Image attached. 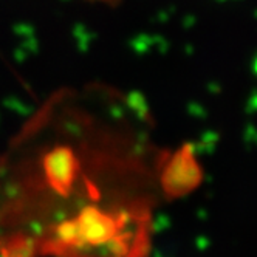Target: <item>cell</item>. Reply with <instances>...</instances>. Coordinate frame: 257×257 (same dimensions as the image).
<instances>
[{"label":"cell","mask_w":257,"mask_h":257,"mask_svg":"<svg viewBox=\"0 0 257 257\" xmlns=\"http://www.w3.org/2000/svg\"><path fill=\"white\" fill-rule=\"evenodd\" d=\"M95 2H102V4H107V5H116V4L121 2V0H95Z\"/></svg>","instance_id":"6da1fadb"}]
</instances>
